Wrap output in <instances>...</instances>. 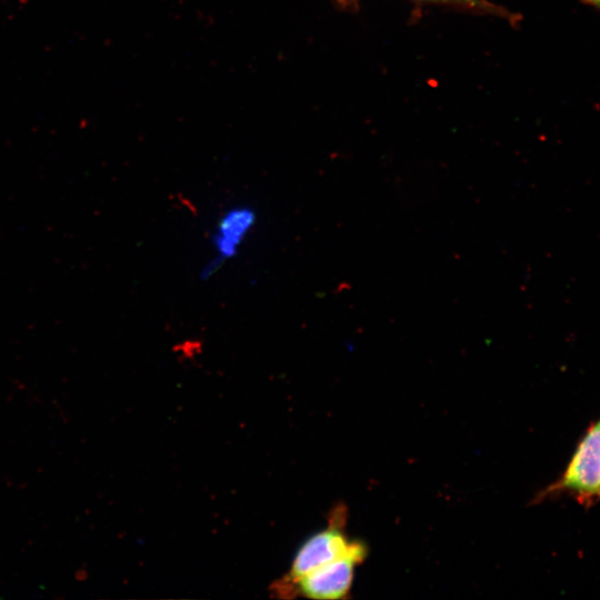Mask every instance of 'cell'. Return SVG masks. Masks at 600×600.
Masks as SVG:
<instances>
[{
  "label": "cell",
  "instance_id": "obj_1",
  "mask_svg": "<svg viewBox=\"0 0 600 600\" xmlns=\"http://www.w3.org/2000/svg\"><path fill=\"white\" fill-rule=\"evenodd\" d=\"M367 556V547L362 541L347 554L328 562L292 582L277 581L272 591L277 597L292 598L302 596L311 599H346L351 590L356 568Z\"/></svg>",
  "mask_w": 600,
  "mask_h": 600
},
{
  "label": "cell",
  "instance_id": "obj_2",
  "mask_svg": "<svg viewBox=\"0 0 600 600\" xmlns=\"http://www.w3.org/2000/svg\"><path fill=\"white\" fill-rule=\"evenodd\" d=\"M559 493L571 494L586 506L600 500V418L589 427L562 474L539 493V499Z\"/></svg>",
  "mask_w": 600,
  "mask_h": 600
},
{
  "label": "cell",
  "instance_id": "obj_3",
  "mask_svg": "<svg viewBox=\"0 0 600 600\" xmlns=\"http://www.w3.org/2000/svg\"><path fill=\"white\" fill-rule=\"evenodd\" d=\"M346 523L347 509L339 504L331 510L328 526L309 537L297 550L288 573L279 581L292 582L352 550L359 540L349 539Z\"/></svg>",
  "mask_w": 600,
  "mask_h": 600
},
{
  "label": "cell",
  "instance_id": "obj_4",
  "mask_svg": "<svg viewBox=\"0 0 600 600\" xmlns=\"http://www.w3.org/2000/svg\"><path fill=\"white\" fill-rule=\"evenodd\" d=\"M254 221V212L247 207L233 208L221 218L213 238L219 257L210 264L211 269L207 273L211 274L214 267L219 266L222 260L237 253Z\"/></svg>",
  "mask_w": 600,
  "mask_h": 600
},
{
  "label": "cell",
  "instance_id": "obj_5",
  "mask_svg": "<svg viewBox=\"0 0 600 600\" xmlns=\"http://www.w3.org/2000/svg\"><path fill=\"white\" fill-rule=\"evenodd\" d=\"M421 1L452 6V7H457V8L473 11V12L499 14L498 7L486 0H421Z\"/></svg>",
  "mask_w": 600,
  "mask_h": 600
},
{
  "label": "cell",
  "instance_id": "obj_6",
  "mask_svg": "<svg viewBox=\"0 0 600 600\" xmlns=\"http://www.w3.org/2000/svg\"><path fill=\"white\" fill-rule=\"evenodd\" d=\"M586 2L600 8V0H586Z\"/></svg>",
  "mask_w": 600,
  "mask_h": 600
}]
</instances>
